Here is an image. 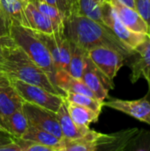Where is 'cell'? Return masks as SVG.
<instances>
[{
	"mask_svg": "<svg viewBox=\"0 0 150 151\" xmlns=\"http://www.w3.org/2000/svg\"><path fill=\"white\" fill-rule=\"evenodd\" d=\"M63 33L71 42L88 51L97 47H106L118 51L126 58L133 53L106 25L87 16L71 14L65 18Z\"/></svg>",
	"mask_w": 150,
	"mask_h": 151,
	"instance_id": "6da1fadb",
	"label": "cell"
},
{
	"mask_svg": "<svg viewBox=\"0 0 150 151\" xmlns=\"http://www.w3.org/2000/svg\"><path fill=\"white\" fill-rule=\"evenodd\" d=\"M0 71L6 73L11 79L39 86L56 95L63 96L66 95L53 84L50 76L12 41L11 36L3 48Z\"/></svg>",
	"mask_w": 150,
	"mask_h": 151,
	"instance_id": "7a4b0ae2",
	"label": "cell"
},
{
	"mask_svg": "<svg viewBox=\"0 0 150 151\" xmlns=\"http://www.w3.org/2000/svg\"><path fill=\"white\" fill-rule=\"evenodd\" d=\"M10 36L12 41L50 76L51 81L56 86L55 78L57 74V69L55 67L52 57L47 47L39 39L34 31L22 25L11 24Z\"/></svg>",
	"mask_w": 150,
	"mask_h": 151,
	"instance_id": "3957f363",
	"label": "cell"
},
{
	"mask_svg": "<svg viewBox=\"0 0 150 151\" xmlns=\"http://www.w3.org/2000/svg\"><path fill=\"white\" fill-rule=\"evenodd\" d=\"M11 82L23 101L57 112L65 100V96L53 94L39 86L19 80L11 79Z\"/></svg>",
	"mask_w": 150,
	"mask_h": 151,
	"instance_id": "277c9868",
	"label": "cell"
},
{
	"mask_svg": "<svg viewBox=\"0 0 150 151\" xmlns=\"http://www.w3.org/2000/svg\"><path fill=\"white\" fill-rule=\"evenodd\" d=\"M101 12L103 24L106 25L121 42L133 50L148 36L147 34L135 32L128 28L119 19L113 7L108 1L101 4Z\"/></svg>",
	"mask_w": 150,
	"mask_h": 151,
	"instance_id": "5b68a950",
	"label": "cell"
},
{
	"mask_svg": "<svg viewBox=\"0 0 150 151\" xmlns=\"http://www.w3.org/2000/svg\"><path fill=\"white\" fill-rule=\"evenodd\" d=\"M34 33L50 51L57 72H67L70 61V42L65 36L63 28L51 34L36 31Z\"/></svg>",
	"mask_w": 150,
	"mask_h": 151,
	"instance_id": "8992f818",
	"label": "cell"
},
{
	"mask_svg": "<svg viewBox=\"0 0 150 151\" xmlns=\"http://www.w3.org/2000/svg\"><path fill=\"white\" fill-rule=\"evenodd\" d=\"M88 55L92 63L111 81H113L118 72L126 60V57L118 51L106 47L92 49L88 51Z\"/></svg>",
	"mask_w": 150,
	"mask_h": 151,
	"instance_id": "52a82bcc",
	"label": "cell"
},
{
	"mask_svg": "<svg viewBox=\"0 0 150 151\" xmlns=\"http://www.w3.org/2000/svg\"><path fill=\"white\" fill-rule=\"evenodd\" d=\"M22 111L27 117L28 125L50 132L60 140L63 139L57 112L25 101L22 104Z\"/></svg>",
	"mask_w": 150,
	"mask_h": 151,
	"instance_id": "ba28073f",
	"label": "cell"
},
{
	"mask_svg": "<svg viewBox=\"0 0 150 151\" xmlns=\"http://www.w3.org/2000/svg\"><path fill=\"white\" fill-rule=\"evenodd\" d=\"M149 91L147 95L138 100H122L111 98L103 102V106L126 113L140 121L150 125V80H147Z\"/></svg>",
	"mask_w": 150,
	"mask_h": 151,
	"instance_id": "9c48e42d",
	"label": "cell"
},
{
	"mask_svg": "<svg viewBox=\"0 0 150 151\" xmlns=\"http://www.w3.org/2000/svg\"><path fill=\"white\" fill-rule=\"evenodd\" d=\"M140 129L130 128L111 134H101L97 140V150L135 151Z\"/></svg>",
	"mask_w": 150,
	"mask_h": 151,
	"instance_id": "30bf717a",
	"label": "cell"
},
{
	"mask_svg": "<svg viewBox=\"0 0 150 151\" xmlns=\"http://www.w3.org/2000/svg\"><path fill=\"white\" fill-rule=\"evenodd\" d=\"M22 98L16 91L11 79L4 72L0 71V126L2 127L6 119L22 109Z\"/></svg>",
	"mask_w": 150,
	"mask_h": 151,
	"instance_id": "8fae6325",
	"label": "cell"
},
{
	"mask_svg": "<svg viewBox=\"0 0 150 151\" xmlns=\"http://www.w3.org/2000/svg\"><path fill=\"white\" fill-rule=\"evenodd\" d=\"M131 69L130 80L135 83L140 79L150 80V35L139 44L133 53L126 58Z\"/></svg>",
	"mask_w": 150,
	"mask_h": 151,
	"instance_id": "7c38bea8",
	"label": "cell"
},
{
	"mask_svg": "<svg viewBox=\"0 0 150 151\" xmlns=\"http://www.w3.org/2000/svg\"><path fill=\"white\" fill-rule=\"evenodd\" d=\"M80 80L90 88L95 97L102 102H104L105 99L109 97V90L114 88L113 81H111L99 71V69L92 63L88 55Z\"/></svg>",
	"mask_w": 150,
	"mask_h": 151,
	"instance_id": "4fadbf2b",
	"label": "cell"
},
{
	"mask_svg": "<svg viewBox=\"0 0 150 151\" xmlns=\"http://www.w3.org/2000/svg\"><path fill=\"white\" fill-rule=\"evenodd\" d=\"M24 12L27 19V27H29L34 31L51 34L63 28V25H58L51 20L42 12H40L30 1L27 3Z\"/></svg>",
	"mask_w": 150,
	"mask_h": 151,
	"instance_id": "5bb4252c",
	"label": "cell"
},
{
	"mask_svg": "<svg viewBox=\"0 0 150 151\" xmlns=\"http://www.w3.org/2000/svg\"><path fill=\"white\" fill-rule=\"evenodd\" d=\"M114 11L116 12L119 19L131 30L150 35V28L146 21L142 19L140 13L133 8L123 4L118 0H107Z\"/></svg>",
	"mask_w": 150,
	"mask_h": 151,
	"instance_id": "9a60e30c",
	"label": "cell"
},
{
	"mask_svg": "<svg viewBox=\"0 0 150 151\" xmlns=\"http://www.w3.org/2000/svg\"><path fill=\"white\" fill-rule=\"evenodd\" d=\"M57 118L58 120V124L63 134L64 139L67 140H74L82 137L90 131L89 127H81L77 126L72 119L71 118L65 102L62 103L58 111H57Z\"/></svg>",
	"mask_w": 150,
	"mask_h": 151,
	"instance_id": "2e32d148",
	"label": "cell"
},
{
	"mask_svg": "<svg viewBox=\"0 0 150 151\" xmlns=\"http://www.w3.org/2000/svg\"><path fill=\"white\" fill-rule=\"evenodd\" d=\"M101 133L91 130L80 138L74 140L62 139L59 151H96L97 140Z\"/></svg>",
	"mask_w": 150,
	"mask_h": 151,
	"instance_id": "e0dca14e",
	"label": "cell"
},
{
	"mask_svg": "<svg viewBox=\"0 0 150 151\" xmlns=\"http://www.w3.org/2000/svg\"><path fill=\"white\" fill-rule=\"evenodd\" d=\"M68 112L74 123L81 127H89L91 123L98 121L100 113L80 104L68 102L65 99Z\"/></svg>",
	"mask_w": 150,
	"mask_h": 151,
	"instance_id": "ac0fdd59",
	"label": "cell"
},
{
	"mask_svg": "<svg viewBox=\"0 0 150 151\" xmlns=\"http://www.w3.org/2000/svg\"><path fill=\"white\" fill-rule=\"evenodd\" d=\"M27 3L21 0H0V7L10 24H18L27 27L25 6Z\"/></svg>",
	"mask_w": 150,
	"mask_h": 151,
	"instance_id": "d6986e66",
	"label": "cell"
},
{
	"mask_svg": "<svg viewBox=\"0 0 150 151\" xmlns=\"http://www.w3.org/2000/svg\"><path fill=\"white\" fill-rule=\"evenodd\" d=\"M87 59L88 50L70 42V61L67 73L73 78L80 79Z\"/></svg>",
	"mask_w": 150,
	"mask_h": 151,
	"instance_id": "ffe728a7",
	"label": "cell"
},
{
	"mask_svg": "<svg viewBox=\"0 0 150 151\" xmlns=\"http://www.w3.org/2000/svg\"><path fill=\"white\" fill-rule=\"evenodd\" d=\"M21 138L25 140L33 141L49 147H52L56 150V151H59L61 140L56 137L54 134H50V132H47L34 126L28 125L26 132L24 133Z\"/></svg>",
	"mask_w": 150,
	"mask_h": 151,
	"instance_id": "44dd1931",
	"label": "cell"
},
{
	"mask_svg": "<svg viewBox=\"0 0 150 151\" xmlns=\"http://www.w3.org/2000/svg\"><path fill=\"white\" fill-rule=\"evenodd\" d=\"M28 127L27 117L22 109L11 114L4 122L2 127L15 138H21Z\"/></svg>",
	"mask_w": 150,
	"mask_h": 151,
	"instance_id": "7402d4cb",
	"label": "cell"
},
{
	"mask_svg": "<svg viewBox=\"0 0 150 151\" xmlns=\"http://www.w3.org/2000/svg\"><path fill=\"white\" fill-rule=\"evenodd\" d=\"M65 99L68 102H72V103L88 107L100 114L103 107V102L96 98H93V97L84 96V95H80V94H75V93H66Z\"/></svg>",
	"mask_w": 150,
	"mask_h": 151,
	"instance_id": "603a6c76",
	"label": "cell"
},
{
	"mask_svg": "<svg viewBox=\"0 0 150 151\" xmlns=\"http://www.w3.org/2000/svg\"><path fill=\"white\" fill-rule=\"evenodd\" d=\"M79 11L78 14L87 16L102 24H103L101 12V5L96 4L95 0H78Z\"/></svg>",
	"mask_w": 150,
	"mask_h": 151,
	"instance_id": "cb8c5ba5",
	"label": "cell"
},
{
	"mask_svg": "<svg viewBox=\"0 0 150 151\" xmlns=\"http://www.w3.org/2000/svg\"><path fill=\"white\" fill-rule=\"evenodd\" d=\"M29 1L32 2L40 12H42L44 15H46L51 20H53L58 25H61V26L63 25V20H64L63 15L61 14V12L57 7L50 5L49 4H46V3H43L40 0H29Z\"/></svg>",
	"mask_w": 150,
	"mask_h": 151,
	"instance_id": "d4e9b609",
	"label": "cell"
},
{
	"mask_svg": "<svg viewBox=\"0 0 150 151\" xmlns=\"http://www.w3.org/2000/svg\"><path fill=\"white\" fill-rule=\"evenodd\" d=\"M15 141L20 147L21 151H56L52 147L40 144L33 141L25 140L22 138H16Z\"/></svg>",
	"mask_w": 150,
	"mask_h": 151,
	"instance_id": "484cf974",
	"label": "cell"
},
{
	"mask_svg": "<svg viewBox=\"0 0 150 151\" xmlns=\"http://www.w3.org/2000/svg\"><path fill=\"white\" fill-rule=\"evenodd\" d=\"M40 1L57 7L61 12V14L63 15L64 19L72 14L71 7L65 0H40Z\"/></svg>",
	"mask_w": 150,
	"mask_h": 151,
	"instance_id": "4316f807",
	"label": "cell"
},
{
	"mask_svg": "<svg viewBox=\"0 0 150 151\" xmlns=\"http://www.w3.org/2000/svg\"><path fill=\"white\" fill-rule=\"evenodd\" d=\"M10 22L0 7V38L10 35Z\"/></svg>",
	"mask_w": 150,
	"mask_h": 151,
	"instance_id": "83f0119b",
	"label": "cell"
},
{
	"mask_svg": "<svg viewBox=\"0 0 150 151\" xmlns=\"http://www.w3.org/2000/svg\"><path fill=\"white\" fill-rule=\"evenodd\" d=\"M15 139V137H13L11 134H9L6 130L0 127V148L14 142Z\"/></svg>",
	"mask_w": 150,
	"mask_h": 151,
	"instance_id": "f1b7e54d",
	"label": "cell"
},
{
	"mask_svg": "<svg viewBox=\"0 0 150 151\" xmlns=\"http://www.w3.org/2000/svg\"><path fill=\"white\" fill-rule=\"evenodd\" d=\"M0 151H21L20 147L19 146V144L16 142V141L6 144L3 147L0 148Z\"/></svg>",
	"mask_w": 150,
	"mask_h": 151,
	"instance_id": "f546056e",
	"label": "cell"
},
{
	"mask_svg": "<svg viewBox=\"0 0 150 151\" xmlns=\"http://www.w3.org/2000/svg\"><path fill=\"white\" fill-rule=\"evenodd\" d=\"M71 7L72 14H78L79 6H78V0H65Z\"/></svg>",
	"mask_w": 150,
	"mask_h": 151,
	"instance_id": "4dcf8cb0",
	"label": "cell"
},
{
	"mask_svg": "<svg viewBox=\"0 0 150 151\" xmlns=\"http://www.w3.org/2000/svg\"><path fill=\"white\" fill-rule=\"evenodd\" d=\"M10 38V35L9 36H5V37H2L0 38V60L2 58V54H3V48L4 46V44L7 42L8 39Z\"/></svg>",
	"mask_w": 150,
	"mask_h": 151,
	"instance_id": "1f68e13d",
	"label": "cell"
},
{
	"mask_svg": "<svg viewBox=\"0 0 150 151\" xmlns=\"http://www.w3.org/2000/svg\"><path fill=\"white\" fill-rule=\"evenodd\" d=\"M118 1H119L123 4H126V5H127V6H129L131 8L135 9V1L134 0H118Z\"/></svg>",
	"mask_w": 150,
	"mask_h": 151,
	"instance_id": "d6a6232c",
	"label": "cell"
},
{
	"mask_svg": "<svg viewBox=\"0 0 150 151\" xmlns=\"http://www.w3.org/2000/svg\"><path fill=\"white\" fill-rule=\"evenodd\" d=\"M107 0H95V2L96 3V4H98L99 5H101V4H103V3H105Z\"/></svg>",
	"mask_w": 150,
	"mask_h": 151,
	"instance_id": "836d02e7",
	"label": "cell"
},
{
	"mask_svg": "<svg viewBox=\"0 0 150 151\" xmlns=\"http://www.w3.org/2000/svg\"><path fill=\"white\" fill-rule=\"evenodd\" d=\"M21 1H23V2H25V3H27V2H29V0H21Z\"/></svg>",
	"mask_w": 150,
	"mask_h": 151,
	"instance_id": "e575fe53",
	"label": "cell"
},
{
	"mask_svg": "<svg viewBox=\"0 0 150 151\" xmlns=\"http://www.w3.org/2000/svg\"><path fill=\"white\" fill-rule=\"evenodd\" d=\"M0 127H1V126H0Z\"/></svg>",
	"mask_w": 150,
	"mask_h": 151,
	"instance_id": "d590c367",
	"label": "cell"
}]
</instances>
